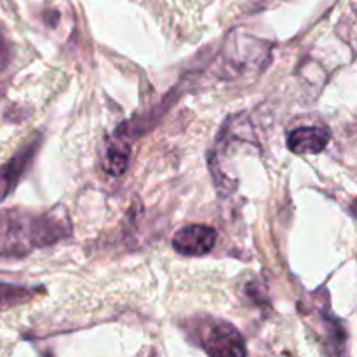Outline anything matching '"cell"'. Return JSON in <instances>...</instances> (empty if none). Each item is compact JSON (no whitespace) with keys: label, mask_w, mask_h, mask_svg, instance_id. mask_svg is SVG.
I'll list each match as a JSON object with an SVG mask.
<instances>
[{"label":"cell","mask_w":357,"mask_h":357,"mask_svg":"<svg viewBox=\"0 0 357 357\" xmlns=\"http://www.w3.org/2000/svg\"><path fill=\"white\" fill-rule=\"evenodd\" d=\"M35 150H37V143H30L21 152H17L6 166L0 167V201H3L14 190L21 174H23L24 167L30 164Z\"/></svg>","instance_id":"5b68a950"},{"label":"cell","mask_w":357,"mask_h":357,"mask_svg":"<svg viewBox=\"0 0 357 357\" xmlns=\"http://www.w3.org/2000/svg\"><path fill=\"white\" fill-rule=\"evenodd\" d=\"M331 139L330 129L323 126H303L288 135V149L293 153H321Z\"/></svg>","instance_id":"277c9868"},{"label":"cell","mask_w":357,"mask_h":357,"mask_svg":"<svg viewBox=\"0 0 357 357\" xmlns=\"http://www.w3.org/2000/svg\"><path fill=\"white\" fill-rule=\"evenodd\" d=\"M202 349L211 356H244V338L232 324L225 321H209L195 328Z\"/></svg>","instance_id":"7a4b0ae2"},{"label":"cell","mask_w":357,"mask_h":357,"mask_svg":"<svg viewBox=\"0 0 357 357\" xmlns=\"http://www.w3.org/2000/svg\"><path fill=\"white\" fill-rule=\"evenodd\" d=\"M9 58H10V52H9V42L0 35V72L9 65Z\"/></svg>","instance_id":"52a82bcc"},{"label":"cell","mask_w":357,"mask_h":357,"mask_svg":"<svg viewBox=\"0 0 357 357\" xmlns=\"http://www.w3.org/2000/svg\"><path fill=\"white\" fill-rule=\"evenodd\" d=\"M24 291L20 288H14V286H6L0 284V309L9 305L10 302H17V300L23 298Z\"/></svg>","instance_id":"8992f818"},{"label":"cell","mask_w":357,"mask_h":357,"mask_svg":"<svg viewBox=\"0 0 357 357\" xmlns=\"http://www.w3.org/2000/svg\"><path fill=\"white\" fill-rule=\"evenodd\" d=\"M215 229L208 225H187L173 237V246L183 257H204L216 244Z\"/></svg>","instance_id":"3957f363"},{"label":"cell","mask_w":357,"mask_h":357,"mask_svg":"<svg viewBox=\"0 0 357 357\" xmlns=\"http://www.w3.org/2000/svg\"><path fill=\"white\" fill-rule=\"evenodd\" d=\"M65 216H30L20 209L0 213V257H24L33 248L56 243L66 234Z\"/></svg>","instance_id":"6da1fadb"}]
</instances>
